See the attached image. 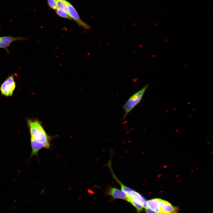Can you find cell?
Instances as JSON below:
<instances>
[{
	"instance_id": "1",
	"label": "cell",
	"mask_w": 213,
	"mask_h": 213,
	"mask_svg": "<svg viewBox=\"0 0 213 213\" xmlns=\"http://www.w3.org/2000/svg\"><path fill=\"white\" fill-rule=\"evenodd\" d=\"M28 124L30 134V143H36L49 149L52 138L46 132L42 125L37 120L30 119Z\"/></svg>"
},
{
	"instance_id": "2",
	"label": "cell",
	"mask_w": 213,
	"mask_h": 213,
	"mask_svg": "<svg viewBox=\"0 0 213 213\" xmlns=\"http://www.w3.org/2000/svg\"><path fill=\"white\" fill-rule=\"evenodd\" d=\"M149 85V84L146 85L140 90L133 94L124 104L123 108L125 113L123 119H124L132 110L141 101Z\"/></svg>"
},
{
	"instance_id": "3",
	"label": "cell",
	"mask_w": 213,
	"mask_h": 213,
	"mask_svg": "<svg viewBox=\"0 0 213 213\" xmlns=\"http://www.w3.org/2000/svg\"><path fill=\"white\" fill-rule=\"evenodd\" d=\"M16 86L13 74L9 76L2 84L0 91L2 94L6 96H11Z\"/></svg>"
},
{
	"instance_id": "4",
	"label": "cell",
	"mask_w": 213,
	"mask_h": 213,
	"mask_svg": "<svg viewBox=\"0 0 213 213\" xmlns=\"http://www.w3.org/2000/svg\"><path fill=\"white\" fill-rule=\"evenodd\" d=\"M68 12L67 14L72 19L75 20L80 26L85 30H89L90 27L89 25L83 21L74 7L70 3L67 2Z\"/></svg>"
},
{
	"instance_id": "5",
	"label": "cell",
	"mask_w": 213,
	"mask_h": 213,
	"mask_svg": "<svg viewBox=\"0 0 213 213\" xmlns=\"http://www.w3.org/2000/svg\"><path fill=\"white\" fill-rule=\"evenodd\" d=\"M27 38L21 36L13 37L12 36H5L0 37V48L5 49L7 53L9 51L8 47L13 42L18 41H25Z\"/></svg>"
},
{
	"instance_id": "6",
	"label": "cell",
	"mask_w": 213,
	"mask_h": 213,
	"mask_svg": "<svg viewBox=\"0 0 213 213\" xmlns=\"http://www.w3.org/2000/svg\"><path fill=\"white\" fill-rule=\"evenodd\" d=\"M106 193L111 196L113 199H120L126 200L127 197L126 194L123 191L116 187L111 186L108 187Z\"/></svg>"
},
{
	"instance_id": "7",
	"label": "cell",
	"mask_w": 213,
	"mask_h": 213,
	"mask_svg": "<svg viewBox=\"0 0 213 213\" xmlns=\"http://www.w3.org/2000/svg\"><path fill=\"white\" fill-rule=\"evenodd\" d=\"M147 207L156 213H167L162 208L159 201V199H154L146 201Z\"/></svg>"
},
{
	"instance_id": "8",
	"label": "cell",
	"mask_w": 213,
	"mask_h": 213,
	"mask_svg": "<svg viewBox=\"0 0 213 213\" xmlns=\"http://www.w3.org/2000/svg\"><path fill=\"white\" fill-rule=\"evenodd\" d=\"M159 201L162 209L167 213H178V209L168 201L160 199Z\"/></svg>"
},
{
	"instance_id": "9",
	"label": "cell",
	"mask_w": 213,
	"mask_h": 213,
	"mask_svg": "<svg viewBox=\"0 0 213 213\" xmlns=\"http://www.w3.org/2000/svg\"><path fill=\"white\" fill-rule=\"evenodd\" d=\"M67 1L66 0H56L57 8L67 13Z\"/></svg>"
},
{
	"instance_id": "10",
	"label": "cell",
	"mask_w": 213,
	"mask_h": 213,
	"mask_svg": "<svg viewBox=\"0 0 213 213\" xmlns=\"http://www.w3.org/2000/svg\"><path fill=\"white\" fill-rule=\"evenodd\" d=\"M56 10L57 14L60 17L68 19H72V18L66 12L62 11L58 9H57Z\"/></svg>"
},
{
	"instance_id": "11",
	"label": "cell",
	"mask_w": 213,
	"mask_h": 213,
	"mask_svg": "<svg viewBox=\"0 0 213 213\" xmlns=\"http://www.w3.org/2000/svg\"><path fill=\"white\" fill-rule=\"evenodd\" d=\"M48 4L51 9L56 10L57 9L56 0H47Z\"/></svg>"
},
{
	"instance_id": "12",
	"label": "cell",
	"mask_w": 213,
	"mask_h": 213,
	"mask_svg": "<svg viewBox=\"0 0 213 213\" xmlns=\"http://www.w3.org/2000/svg\"><path fill=\"white\" fill-rule=\"evenodd\" d=\"M145 209L146 213H156L147 206Z\"/></svg>"
}]
</instances>
